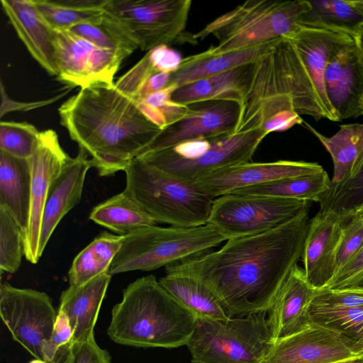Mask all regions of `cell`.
<instances>
[{
  "label": "cell",
  "mask_w": 363,
  "mask_h": 363,
  "mask_svg": "<svg viewBox=\"0 0 363 363\" xmlns=\"http://www.w3.org/2000/svg\"><path fill=\"white\" fill-rule=\"evenodd\" d=\"M309 208L268 231L226 240L165 267L193 277L218 296L230 318L267 313L291 269L301 259Z\"/></svg>",
  "instance_id": "obj_1"
},
{
  "label": "cell",
  "mask_w": 363,
  "mask_h": 363,
  "mask_svg": "<svg viewBox=\"0 0 363 363\" xmlns=\"http://www.w3.org/2000/svg\"><path fill=\"white\" fill-rule=\"evenodd\" d=\"M58 112L62 125L103 177L124 171L162 131L115 84L81 88Z\"/></svg>",
  "instance_id": "obj_2"
},
{
  "label": "cell",
  "mask_w": 363,
  "mask_h": 363,
  "mask_svg": "<svg viewBox=\"0 0 363 363\" xmlns=\"http://www.w3.org/2000/svg\"><path fill=\"white\" fill-rule=\"evenodd\" d=\"M196 319L150 274L123 291L121 301L112 308L107 335L124 346L176 348L187 345Z\"/></svg>",
  "instance_id": "obj_3"
},
{
  "label": "cell",
  "mask_w": 363,
  "mask_h": 363,
  "mask_svg": "<svg viewBox=\"0 0 363 363\" xmlns=\"http://www.w3.org/2000/svg\"><path fill=\"white\" fill-rule=\"evenodd\" d=\"M351 35L344 32L301 26L277 40L270 54L274 70L299 115L318 121L340 122L325 89L324 73L331 50Z\"/></svg>",
  "instance_id": "obj_4"
},
{
  "label": "cell",
  "mask_w": 363,
  "mask_h": 363,
  "mask_svg": "<svg viewBox=\"0 0 363 363\" xmlns=\"http://www.w3.org/2000/svg\"><path fill=\"white\" fill-rule=\"evenodd\" d=\"M311 9L306 0H248L191 35V40L213 35L218 43L208 50L214 54L263 45L299 30Z\"/></svg>",
  "instance_id": "obj_5"
},
{
  "label": "cell",
  "mask_w": 363,
  "mask_h": 363,
  "mask_svg": "<svg viewBox=\"0 0 363 363\" xmlns=\"http://www.w3.org/2000/svg\"><path fill=\"white\" fill-rule=\"evenodd\" d=\"M124 191L156 223L194 228L208 223L214 199L191 183L135 158L124 170Z\"/></svg>",
  "instance_id": "obj_6"
},
{
  "label": "cell",
  "mask_w": 363,
  "mask_h": 363,
  "mask_svg": "<svg viewBox=\"0 0 363 363\" xmlns=\"http://www.w3.org/2000/svg\"><path fill=\"white\" fill-rule=\"evenodd\" d=\"M223 241L225 238L208 223L194 228L145 227L124 235L108 273L155 270L209 251Z\"/></svg>",
  "instance_id": "obj_7"
},
{
  "label": "cell",
  "mask_w": 363,
  "mask_h": 363,
  "mask_svg": "<svg viewBox=\"0 0 363 363\" xmlns=\"http://www.w3.org/2000/svg\"><path fill=\"white\" fill-rule=\"evenodd\" d=\"M265 313L197 318L187 346L192 363H261L274 345Z\"/></svg>",
  "instance_id": "obj_8"
},
{
  "label": "cell",
  "mask_w": 363,
  "mask_h": 363,
  "mask_svg": "<svg viewBox=\"0 0 363 363\" xmlns=\"http://www.w3.org/2000/svg\"><path fill=\"white\" fill-rule=\"evenodd\" d=\"M267 134L256 128L233 135L201 140L189 154L177 155L169 149L146 152L138 158L147 164L192 183L216 170L249 162Z\"/></svg>",
  "instance_id": "obj_9"
},
{
  "label": "cell",
  "mask_w": 363,
  "mask_h": 363,
  "mask_svg": "<svg viewBox=\"0 0 363 363\" xmlns=\"http://www.w3.org/2000/svg\"><path fill=\"white\" fill-rule=\"evenodd\" d=\"M191 0H108L105 13L134 41L149 51L184 37Z\"/></svg>",
  "instance_id": "obj_10"
},
{
  "label": "cell",
  "mask_w": 363,
  "mask_h": 363,
  "mask_svg": "<svg viewBox=\"0 0 363 363\" xmlns=\"http://www.w3.org/2000/svg\"><path fill=\"white\" fill-rule=\"evenodd\" d=\"M309 208V201L230 193L213 199L208 224L226 240L272 230Z\"/></svg>",
  "instance_id": "obj_11"
},
{
  "label": "cell",
  "mask_w": 363,
  "mask_h": 363,
  "mask_svg": "<svg viewBox=\"0 0 363 363\" xmlns=\"http://www.w3.org/2000/svg\"><path fill=\"white\" fill-rule=\"evenodd\" d=\"M57 312L45 292L0 285V315L13 340L32 356L51 363L55 352L51 337Z\"/></svg>",
  "instance_id": "obj_12"
},
{
  "label": "cell",
  "mask_w": 363,
  "mask_h": 363,
  "mask_svg": "<svg viewBox=\"0 0 363 363\" xmlns=\"http://www.w3.org/2000/svg\"><path fill=\"white\" fill-rule=\"evenodd\" d=\"M363 360V351L342 333L310 320L274 342L261 363H345Z\"/></svg>",
  "instance_id": "obj_13"
},
{
  "label": "cell",
  "mask_w": 363,
  "mask_h": 363,
  "mask_svg": "<svg viewBox=\"0 0 363 363\" xmlns=\"http://www.w3.org/2000/svg\"><path fill=\"white\" fill-rule=\"evenodd\" d=\"M58 79L70 86L114 84V77L126 57L99 48L69 30L53 29Z\"/></svg>",
  "instance_id": "obj_14"
},
{
  "label": "cell",
  "mask_w": 363,
  "mask_h": 363,
  "mask_svg": "<svg viewBox=\"0 0 363 363\" xmlns=\"http://www.w3.org/2000/svg\"><path fill=\"white\" fill-rule=\"evenodd\" d=\"M186 106L185 115L162 129L142 154L169 148L189 140L212 139L236 133L242 112L239 102L208 100Z\"/></svg>",
  "instance_id": "obj_15"
},
{
  "label": "cell",
  "mask_w": 363,
  "mask_h": 363,
  "mask_svg": "<svg viewBox=\"0 0 363 363\" xmlns=\"http://www.w3.org/2000/svg\"><path fill=\"white\" fill-rule=\"evenodd\" d=\"M69 158L53 130L40 132L35 149L28 159L31 172V200L29 223L23 241L25 257L31 263H37L41 257L39 238L48 190Z\"/></svg>",
  "instance_id": "obj_16"
},
{
  "label": "cell",
  "mask_w": 363,
  "mask_h": 363,
  "mask_svg": "<svg viewBox=\"0 0 363 363\" xmlns=\"http://www.w3.org/2000/svg\"><path fill=\"white\" fill-rule=\"evenodd\" d=\"M324 84L340 121L362 116L363 58L352 35L339 42L331 50Z\"/></svg>",
  "instance_id": "obj_17"
},
{
  "label": "cell",
  "mask_w": 363,
  "mask_h": 363,
  "mask_svg": "<svg viewBox=\"0 0 363 363\" xmlns=\"http://www.w3.org/2000/svg\"><path fill=\"white\" fill-rule=\"evenodd\" d=\"M323 170L320 164L313 162H249L216 170L191 184L200 191L215 199L244 188Z\"/></svg>",
  "instance_id": "obj_18"
},
{
  "label": "cell",
  "mask_w": 363,
  "mask_h": 363,
  "mask_svg": "<svg viewBox=\"0 0 363 363\" xmlns=\"http://www.w3.org/2000/svg\"><path fill=\"white\" fill-rule=\"evenodd\" d=\"M344 220L331 211H320L310 220L301 259L307 280L315 288L327 287L337 273V253Z\"/></svg>",
  "instance_id": "obj_19"
},
{
  "label": "cell",
  "mask_w": 363,
  "mask_h": 363,
  "mask_svg": "<svg viewBox=\"0 0 363 363\" xmlns=\"http://www.w3.org/2000/svg\"><path fill=\"white\" fill-rule=\"evenodd\" d=\"M91 167L87 153L79 148L77 155L69 157L53 179L43 208L39 238L40 255L60 221L79 203L86 174Z\"/></svg>",
  "instance_id": "obj_20"
},
{
  "label": "cell",
  "mask_w": 363,
  "mask_h": 363,
  "mask_svg": "<svg viewBox=\"0 0 363 363\" xmlns=\"http://www.w3.org/2000/svg\"><path fill=\"white\" fill-rule=\"evenodd\" d=\"M318 289L307 280L296 264L281 284L268 311L267 321L274 341L302 329L310 321L309 308Z\"/></svg>",
  "instance_id": "obj_21"
},
{
  "label": "cell",
  "mask_w": 363,
  "mask_h": 363,
  "mask_svg": "<svg viewBox=\"0 0 363 363\" xmlns=\"http://www.w3.org/2000/svg\"><path fill=\"white\" fill-rule=\"evenodd\" d=\"M11 25L32 57L50 75H58L53 28L33 0H1Z\"/></svg>",
  "instance_id": "obj_22"
},
{
  "label": "cell",
  "mask_w": 363,
  "mask_h": 363,
  "mask_svg": "<svg viewBox=\"0 0 363 363\" xmlns=\"http://www.w3.org/2000/svg\"><path fill=\"white\" fill-rule=\"evenodd\" d=\"M111 279V275L105 273L82 285H69L62 292L58 310L69 318L72 344L94 336V327Z\"/></svg>",
  "instance_id": "obj_23"
},
{
  "label": "cell",
  "mask_w": 363,
  "mask_h": 363,
  "mask_svg": "<svg viewBox=\"0 0 363 363\" xmlns=\"http://www.w3.org/2000/svg\"><path fill=\"white\" fill-rule=\"evenodd\" d=\"M255 62L177 87L172 99L182 105L208 100H230L242 104L252 80Z\"/></svg>",
  "instance_id": "obj_24"
},
{
  "label": "cell",
  "mask_w": 363,
  "mask_h": 363,
  "mask_svg": "<svg viewBox=\"0 0 363 363\" xmlns=\"http://www.w3.org/2000/svg\"><path fill=\"white\" fill-rule=\"evenodd\" d=\"M277 40L255 47L218 54L206 50L183 58L177 70L171 74L169 85L174 84L179 87L244 65L253 63L268 52Z\"/></svg>",
  "instance_id": "obj_25"
},
{
  "label": "cell",
  "mask_w": 363,
  "mask_h": 363,
  "mask_svg": "<svg viewBox=\"0 0 363 363\" xmlns=\"http://www.w3.org/2000/svg\"><path fill=\"white\" fill-rule=\"evenodd\" d=\"M31 172L28 160L0 150V208L26 231L30 218Z\"/></svg>",
  "instance_id": "obj_26"
},
{
  "label": "cell",
  "mask_w": 363,
  "mask_h": 363,
  "mask_svg": "<svg viewBox=\"0 0 363 363\" xmlns=\"http://www.w3.org/2000/svg\"><path fill=\"white\" fill-rule=\"evenodd\" d=\"M303 123L331 157L333 164L331 184L342 183L354 176L363 161V123L342 125L330 137L319 133L308 123Z\"/></svg>",
  "instance_id": "obj_27"
},
{
  "label": "cell",
  "mask_w": 363,
  "mask_h": 363,
  "mask_svg": "<svg viewBox=\"0 0 363 363\" xmlns=\"http://www.w3.org/2000/svg\"><path fill=\"white\" fill-rule=\"evenodd\" d=\"M162 286L197 318L226 320L230 315L216 294L197 279L179 273H166Z\"/></svg>",
  "instance_id": "obj_28"
},
{
  "label": "cell",
  "mask_w": 363,
  "mask_h": 363,
  "mask_svg": "<svg viewBox=\"0 0 363 363\" xmlns=\"http://www.w3.org/2000/svg\"><path fill=\"white\" fill-rule=\"evenodd\" d=\"M89 219L121 235L157 223L124 190L96 206Z\"/></svg>",
  "instance_id": "obj_29"
},
{
  "label": "cell",
  "mask_w": 363,
  "mask_h": 363,
  "mask_svg": "<svg viewBox=\"0 0 363 363\" xmlns=\"http://www.w3.org/2000/svg\"><path fill=\"white\" fill-rule=\"evenodd\" d=\"M124 235L103 232L74 259L68 272L69 285L79 286L108 273L118 252Z\"/></svg>",
  "instance_id": "obj_30"
},
{
  "label": "cell",
  "mask_w": 363,
  "mask_h": 363,
  "mask_svg": "<svg viewBox=\"0 0 363 363\" xmlns=\"http://www.w3.org/2000/svg\"><path fill=\"white\" fill-rule=\"evenodd\" d=\"M302 26L327 28L354 35L363 26V0L310 1Z\"/></svg>",
  "instance_id": "obj_31"
},
{
  "label": "cell",
  "mask_w": 363,
  "mask_h": 363,
  "mask_svg": "<svg viewBox=\"0 0 363 363\" xmlns=\"http://www.w3.org/2000/svg\"><path fill=\"white\" fill-rule=\"evenodd\" d=\"M331 186L326 171L296 177L285 178L266 184L244 188L232 193L260 195L318 202Z\"/></svg>",
  "instance_id": "obj_32"
},
{
  "label": "cell",
  "mask_w": 363,
  "mask_h": 363,
  "mask_svg": "<svg viewBox=\"0 0 363 363\" xmlns=\"http://www.w3.org/2000/svg\"><path fill=\"white\" fill-rule=\"evenodd\" d=\"M107 1L33 0V2L52 28L69 30L101 18L105 13Z\"/></svg>",
  "instance_id": "obj_33"
},
{
  "label": "cell",
  "mask_w": 363,
  "mask_h": 363,
  "mask_svg": "<svg viewBox=\"0 0 363 363\" xmlns=\"http://www.w3.org/2000/svg\"><path fill=\"white\" fill-rule=\"evenodd\" d=\"M308 313L310 320L342 333L363 351V307H345L314 298Z\"/></svg>",
  "instance_id": "obj_34"
},
{
  "label": "cell",
  "mask_w": 363,
  "mask_h": 363,
  "mask_svg": "<svg viewBox=\"0 0 363 363\" xmlns=\"http://www.w3.org/2000/svg\"><path fill=\"white\" fill-rule=\"evenodd\" d=\"M69 30L99 48L118 52L126 57L138 49L134 41L105 13L95 21L76 26Z\"/></svg>",
  "instance_id": "obj_35"
},
{
  "label": "cell",
  "mask_w": 363,
  "mask_h": 363,
  "mask_svg": "<svg viewBox=\"0 0 363 363\" xmlns=\"http://www.w3.org/2000/svg\"><path fill=\"white\" fill-rule=\"evenodd\" d=\"M320 211H331L344 222L363 206V161L354 176L346 181L331 184L319 199Z\"/></svg>",
  "instance_id": "obj_36"
},
{
  "label": "cell",
  "mask_w": 363,
  "mask_h": 363,
  "mask_svg": "<svg viewBox=\"0 0 363 363\" xmlns=\"http://www.w3.org/2000/svg\"><path fill=\"white\" fill-rule=\"evenodd\" d=\"M177 88L171 84L134 101L144 116L162 130L179 121L186 112V105L178 104L172 99Z\"/></svg>",
  "instance_id": "obj_37"
},
{
  "label": "cell",
  "mask_w": 363,
  "mask_h": 363,
  "mask_svg": "<svg viewBox=\"0 0 363 363\" xmlns=\"http://www.w3.org/2000/svg\"><path fill=\"white\" fill-rule=\"evenodd\" d=\"M24 254L23 230L14 218L0 208V270L16 272Z\"/></svg>",
  "instance_id": "obj_38"
},
{
  "label": "cell",
  "mask_w": 363,
  "mask_h": 363,
  "mask_svg": "<svg viewBox=\"0 0 363 363\" xmlns=\"http://www.w3.org/2000/svg\"><path fill=\"white\" fill-rule=\"evenodd\" d=\"M40 131L26 122L1 121L0 150L24 160L33 155Z\"/></svg>",
  "instance_id": "obj_39"
},
{
  "label": "cell",
  "mask_w": 363,
  "mask_h": 363,
  "mask_svg": "<svg viewBox=\"0 0 363 363\" xmlns=\"http://www.w3.org/2000/svg\"><path fill=\"white\" fill-rule=\"evenodd\" d=\"M362 247L363 219L352 215L343 224L337 253V273L355 256Z\"/></svg>",
  "instance_id": "obj_40"
},
{
  "label": "cell",
  "mask_w": 363,
  "mask_h": 363,
  "mask_svg": "<svg viewBox=\"0 0 363 363\" xmlns=\"http://www.w3.org/2000/svg\"><path fill=\"white\" fill-rule=\"evenodd\" d=\"M59 363H111L108 351L99 346L94 336L74 342Z\"/></svg>",
  "instance_id": "obj_41"
},
{
  "label": "cell",
  "mask_w": 363,
  "mask_h": 363,
  "mask_svg": "<svg viewBox=\"0 0 363 363\" xmlns=\"http://www.w3.org/2000/svg\"><path fill=\"white\" fill-rule=\"evenodd\" d=\"M315 298L345 307H363V289L345 288L318 289Z\"/></svg>",
  "instance_id": "obj_42"
},
{
  "label": "cell",
  "mask_w": 363,
  "mask_h": 363,
  "mask_svg": "<svg viewBox=\"0 0 363 363\" xmlns=\"http://www.w3.org/2000/svg\"><path fill=\"white\" fill-rule=\"evenodd\" d=\"M147 55L155 72L173 73L179 67L183 58L177 50L167 45H161L147 51Z\"/></svg>",
  "instance_id": "obj_43"
},
{
  "label": "cell",
  "mask_w": 363,
  "mask_h": 363,
  "mask_svg": "<svg viewBox=\"0 0 363 363\" xmlns=\"http://www.w3.org/2000/svg\"><path fill=\"white\" fill-rule=\"evenodd\" d=\"M50 340L60 361L69 350L73 340V332L69 318L62 311H57Z\"/></svg>",
  "instance_id": "obj_44"
},
{
  "label": "cell",
  "mask_w": 363,
  "mask_h": 363,
  "mask_svg": "<svg viewBox=\"0 0 363 363\" xmlns=\"http://www.w3.org/2000/svg\"><path fill=\"white\" fill-rule=\"evenodd\" d=\"M0 91H1V105L0 110V116L1 118L5 114L8 113L11 111H26L31 109L37 108L39 107H42L44 106L49 105L58 99H60L62 96L66 94V92L62 93L57 96L52 97L50 99H47L38 101L33 102H20L16 101L11 99L6 94L5 91L4 86L3 84L2 81L1 82L0 85Z\"/></svg>",
  "instance_id": "obj_45"
},
{
  "label": "cell",
  "mask_w": 363,
  "mask_h": 363,
  "mask_svg": "<svg viewBox=\"0 0 363 363\" xmlns=\"http://www.w3.org/2000/svg\"><path fill=\"white\" fill-rule=\"evenodd\" d=\"M362 272L363 247L354 257H352L342 268L338 271L333 279L325 288L332 289H339L346 282L352 279Z\"/></svg>",
  "instance_id": "obj_46"
},
{
  "label": "cell",
  "mask_w": 363,
  "mask_h": 363,
  "mask_svg": "<svg viewBox=\"0 0 363 363\" xmlns=\"http://www.w3.org/2000/svg\"><path fill=\"white\" fill-rule=\"evenodd\" d=\"M171 74L162 72L152 74L143 83L136 94L132 99L134 101L143 99L166 88L169 84Z\"/></svg>",
  "instance_id": "obj_47"
},
{
  "label": "cell",
  "mask_w": 363,
  "mask_h": 363,
  "mask_svg": "<svg viewBox=\"0 0 363 363\" xmlns=\"http://www.w3.org/2000/svg\"><path fill=\"white\" fill-rule=\"evenodd\" d=\"M345 288H359L363 289V272L358 274L357 277L346 282L339 289Z\"/></svg>",
  "instance_id": "obj_48"
},
{
  "label": "cell",
  "mask_w": 363,
  "mask_h": 363,
  "mask_svg": "<svg viewBox=\"0 0 363 363\" xmlns=\"http://www.w3.org/2000/svg\"><path fill=\"white\" fill-rule=\"evenodd\" d=\"M353 37L363 58V26L357 30Z\"/></svg>",
  "instance_id": "obj_49"
},
{
  "label": "cell",
  "mask_w": 363,
  "mask_h": 363,
  "mask_svg": "<svg viewBox=\"0 0 363 363\" xmlns=\"http://www.w3.org/2000/svg\"><path fill=\"white\" fill-rule=\"evenodd\" d=\"M352 215L357 216L363 219V206L354 211L351 216Z\"/></svg>",
  "instance_id": "obj_50"
},
{
  "label": "cell",
  "mask_w": 363,
  "mask_h": 363,
  "mask_svg": "<svg viewBox=\"0 0 363 363\" xmlns=\"http://www.w3.org/2000/svg\"><path fill=\"white\" fill-rule=\"evenodd\" d=\"M28 363H46V362L42 359L35 358L33 360L30 361Z\"/></svg>",
  "instance_id": "obj_51"
},
{
  "label": "cell",
  "mask_w": 363,
  "mask_h": 363,
  "mask_svg": "<svg viewBox=\"0 0 363 363\" xmlns=\"http://www.w3.org/2000/svg\"><path fill=\"white\" fill-rule=\"evenodd\" d=\"M345 363H362V362H361L360 361H357V362H345Z\"/></svg>",
  "instance_id": "obj_52"
},
{
  "label": "cell",
  "mask_w": 363,
  "mask_h": 363,
  "mask_svg": "<svg viewBox=\"0 0 363 363\" xmlns=\"http://www.w3.org/2000/svg\"><path fill=\"white\" fill-rule=\"evenodd\" d=\"M362 116H363V99L362 101Z\"/></svg>",
  "instance_id": "obj_53"
}]
</instances>
